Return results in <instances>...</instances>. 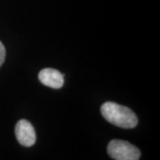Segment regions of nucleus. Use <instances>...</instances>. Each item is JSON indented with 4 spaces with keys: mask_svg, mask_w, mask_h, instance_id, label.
Instances as JSON below:
<instances>
[{
    "mask_svg": "<svg viewBox=\"0 0 160 160\" xmlns=\"http://www.w3.org/2000/svg\"><path fill=\"white\" fill-rule=\"evenodd\" d=\"M39 81L44 86L59 89L64 84V76L59 70L54 69H42L38 74Z\"/></svg>",
    "mask_w": 160,
    "mask_h": 160,
    "instance_id": "20e7f679",
    "label": "nucleus"
},
{
    "mask_svg": "<svg viewBox=\"0 0 160 160\" xmlns=\"http://www.w3.org/2000/svg\"><path fill=\"white\" fill-rule=\"evenodd\" d=\"M15 135L19 143L24 147H31L36 142L34 127L27 120H20L16 124Z\"/></svg>",
    "mask_w": 160,
    "mask_h": 160,
    "instance_id": "7ed1b4c3",
    "label": "nucleus"
},
{
    "mask_svg": "<svg viewBox=\"0 0 160 160\" xmlns=\"http://www.w3.org/2000/svg\"><path fill=\"white\" fill-rule=\"evenodd\" d=\"M108 153L111 158L116 160H137L141 157L137 147L121 140H113L109 143Z\"/></svg>",
    "mask_w": 160,
    "mask_h": 160,
    "instance_id": "f03ea898",
    "label": "nucleus"
},
{
    "mask_svg": "<svg viewBox=\"0 0 160 160\" xmlns=\"http://www.w3.org/2000/svg\"><path fill=\"white\" fill-rule=\"evenodd\" d=\"M6 59V48L2 42H0V67L3 65Z\"/></svg>",
    "mask_w": 160,
    "mask_h": 160,
    "instance_id": "39448f33",
    "label": "nucleus"
},
{
    "mask_svg": "<svg viewBox=\"0 0 160 160\" xmlns=\"http://www.w3.org/2000/svg\"><path fill=\"white\" fill-rule=\"evenodd\" d=\"M101 112L103 118L110 124L121 128H134L137 126L138 118L131 109L112 102L102 104Z\"/></svg>",
    "mask_w": 160,
    "mask_h": 160,
    "instance_id": "f257e3e1",
    "label": "nucleus"
}]
</instances>
